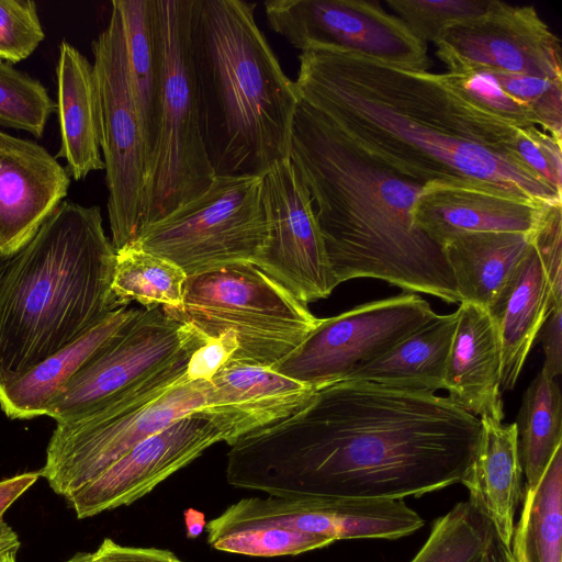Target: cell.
I'll list each match as a JSON object with an SVG mask.
<instances>
[{"label":"cell","mask_w":562,"mask_h":562,"mask_svg":"<svg viewBox=\"0 0 562 562\" xmlns=\"http://www.w3.org/2000/svg\"><path fill=\"white\" fill-rule=\"evenodd\" d=\"M41 476L37 472H25L0 481V520L7 509Z\"/></svg>","instance_id":"obj_44"},{"label":"cell","mask_w":562,"mask_h":562,"mask_svg":"<svg viewBox=\"0 0 562 562\" xmlns=\"http://www.w3.org/2000/svg\"><path fill=\"white\" fill-rule=\"evenodd\" d=\"M290 159L310 193L337 285L371 278L460 303L442 248L413 220L422 184L362 151L301 99Z\"/></svg>","instance_id":"obj_3"},{"label":"cell","mask_w":562,"mask_h":562,"mask_svg":"<svg viewBox=\"0 0 562 562\" xmlns=\"http://www.w3.org/2000/svg\"><path fill=\"white\" fill-rule=\"evenodd\" d=\"M237 342L231 335L207 338L189 358L184 379L187 381H207L232 360Z\"/></svg>","instance_id":"obj_41"},{"label":"cell","mask_w":562,"mask_h":562,"mask_svg":"<svg viewBox=\"0 0 562 562\" xmlns=\"http://www.w3.org/2000/svg\"><path fill=\"white\" fill-rule=\"evenodd\" d=\"M94 552L103 562H183L166 549L122 546L110 538Z\"/></svg>","instance_id":"obj_43"},{"label":"cell","mask_w":562,"mask_h":562,"mask_svg":"<svg viewBox=\"0 0 562 562\" xmlns=\"http://www.w3.org/2000/svg\"><path fill=\"white\" fill-rule=\"evenodd\" d=\"M488 71L506 93L532 112L537 124L544 132L562 142V78L543 79L519 74Z\"/></svg>","instance_id":"obj_36"},{"label":"cell","mask_w":562,"mask_h":562,"mask_svg":"<svg viewBox=\"0 0 562 562\" xmlns=\"http://www.w3.org/2000/svg\"><path fill=\"white\" fill-rule=\"evenodd\" d=\"M247 525H272L301 532L345 539L408 536L425 521L403 499L353 497H245L206 522L207 535Z\"/></svg>","instance_id":"obj_16"},{"label":"cell","mask_w":562,"mask_h":562,"mask_svg":"<svg viewBox=\"0 0 562 562\" xmlns=\"http://www.w3.org/2000/svg\"><path fill=\"white\" fill-rule=\"evenodd\" d=\"M542 344V370L555 379L562 371V305L553 306L537 336Z\"/></svg>","instance_id":"obj_42"},{"label":"cell","mask_w":562,"mask_h":562,"mask_svg":"<svg viewBox=\"0 0 562 562\" xmlns=\"http://www.w3.org/2000/svg\"><path fill=\"white\" fill-rule=\"evenodd\" d=\"M525 488L535 487L562 447V396L555 379L542 369L526 390L517 422Z\"/></svg>","instance_id":"obj_30"},{"label":"cell","mask_w":562,"mask_h":562,"mask_svg":"<svg viewBox=\"0 0 562 562\" xmlns=\"http://www.w3.org/2000/svg\"><path fill=\"white\" fill-rule=\"evenodd\" d=\"M510 550L517 562H562V447L538 484L524 490Z\"/></svg>","instance_id":"obj_29"},{"label":"cell","mask_w":562,"mask_h":562,"mask_svg":"<svg viewBox=\"0 0 562 562\" xmlns=\"http://www.w3.org/2000/svg\"><path fill=\"white\" fill-rule=\"evenodd\" d=\"M0 562H16V552L0 554Z\"/></svg>","instance_id":"obj_49"},{"label":"cell","mask_w":562,"mask_h":562,"mask_svg":"<svg viewBox=\"0 0 562 562\" xmlns=\"http://www.w3.org/2000/svg\"><path fill=\"white\" fill-rule=\"evenodd\" d=\"M20 539L16 532L3 520H0V554L18 552Z\"/></svg>","instance_id":"obj_46"},{"label":"cell","mask_w":562,"mask_h":562,"mask_svg":"<svg viewBox=\"0 0 562 562\" xmlns=\"http://www.w3.org/2000/svg\"><path fill=\"white\" fill-rule=\"evenodd\" d=\"M436 316L416 293L368 302L319 318L305 339L271 369L317 390L344 381Z\"/></svg>","instance_id":"obj_12"},{"label":"cell","mask_w":562,"mask_h":562,"mask_svg":"<svg viewBox=\"0 0 562 562\" xmlns=\"http://www.w3.org/2000/svg\"><path fill=\"white\" fill-rule=\"evenodd\" d=\"M5 259V257L2 255V252L0 251V262Z\"/></svg>","instance_id":"obj_51"},{"label":"cell","mask_w":562,"mask_h":562,"mask_svg":"<svg viewBox=\"0 0 562 562\" xmlns=\"http://www.w3.org/2000/svg\"><path fill=\"white\" fill-rule=\"evenodd\" d=\"M220 441L204 415H186L136 445L66 501L79 519L128 506Z\"/></svg>","instance_id":"obj_17"},{"label":"cell","mask_w":562,"mask_h":562,"mask_svg":"<svg viewBox=\"0 0 562 562\" xmlns=\"http://www.w3.org/2000/svg\"><path fill=\"white\" fill-rule=\"evenodd\" d=\"M434 44L450 74L488 69L562 78L561 42L531 5L490 0L483 14L449 25Z\"/></svg>","instance_id":"obj_14"},{"label":"cell","mask_w":562,"mask_h":562,"mask_svg":"<svg viewBox=\"0 0 562 562\" xmlns=\"http://www.w3.org/2000/svg\"><path fill=\"white\" fill-rule=\"evenodd\" d=\"M315 391L271 368L227 362L210 381L199 413L231 446L240 437L292 415Z\"/></svg>","instance_id":"obj_20"},{"label":"cell","mask_w":562,"mask_h":562,"mask_svg":"<svg viewBox=\"0 0 562 562\" xmlns=\"http://www.w3.org/2000/svg\"><path fill=\"white\" fill-rule=\"evenodd\" d=\"M70 177L46 148L0 131V251L19 252L64 201Z\"/></svg>","instance_id":"obj_19"},{"label":"cell","mask_w":562,"mask_h":562,"mask_svg":"<svg viewBox=\"0 0 562 562\" xmlns=\"http://www.w3.org/2000/svg\"><path fill=\"white\" fill-rule=\"evenodd\" d=\"M532 233H471L448 241L442 250L460 302L476 304L492 314L529 251Z\"/></svg>","instance_id":"obj_24"},{"label":"cell","mask_w":562,"mask_h":562,"mask_svg":"<svg viewBox=\"0 0 562 562\" xmlns=\"http://www.w3.org/2000/svg\"><path fill=\"white\" fill-rule=\"evenodd\" d=\"M36 3L0 0V59L16 64L26 59L44 41Z\"/></svg>","instance_id":"obj_39"},{"label":"cell","mask_w":562,"mask_h":562,"mask_svg":"<svg viewBox=\"0 0 562 562\" xmlns=\"http://www.w3.org/2000/svg\"><path fill=\"white\" fill-rule=\"evenodd\" d=\"M164 310L204 337L233 336L237 350L229 362L267 368L290 355L319 322L306 304L250 262L188 277L182 306Z\"/></svg>","instance_id":"obj_8"},{"label":"cell","mask_w":562,"mask_h":562,"mask_svg":"<svg viewBox=\"0 0 562 562\" xmlns=\"http://www.w3.org/2000/svg\"><path fill=\"white\" fill-rule=\"evenodd\" d=\"M265 10L270 27L302 52L342 49L411 70L432 65L426 43L378 1L272 0Z\"/></svg>","instance_id":"obj_13"},{"label":"cell","mask_w":562,"mask_h":562,"mask_svg":"<svg viewBox=\"0 0 562 562\" xmlns=\"http://www.w3.org/2000/svg\"><path fill=\"white\" fill-rule=\"evenodd\" d=\"M161 53L140 233L202 195L215 175L204 148L189 48L192 0H154ZM139 233V234H140Z\"/></svg>","instance_id":"obj_7"},{"label":"cell","mask_w":562,"mask_h":562,"mask_svg":"<svg viewBox=\"0 0 562 562\" xmlns=\"http://www.w3.org/2000/svg\"><path fill=\"white\" fill-rule=\"evenodd\" d=\"M407 30L419 41L435 42L449 25L483 14L485 0H386Z\"/></svg>","instance_id":"obj_35"},{"label":"cell","mask_w":562,"mask_h":562,"mask_svg":"<svg viewBox=\"0 0 562 562\" xmlns=\"http://www.w3.org/2000/svg\"><path fill=\"white\" fill-rule=\"evenodd\" d=\"M65 562H103L94 551L92 552H78Z\"/></svg>","instance_id":"obj_48"},{"label":"cell","mask_w":562,"mask_h":562,"mask_svg":"<svg viewBox=\"0 0 562 562\" xmlns=\"http://www.w3.org/2000/svg\"><path fill=\"white\" fill-rule=\"evenodd\" d=\"M108 26L92 42L108 215L116 250L140 233L146 149L134 101L122 16L114 0Z\"/></svg>","instance_id":"obj_10"},{"label":"cell","mask_w":562,"mask_h":562,"mask_svg":"<svg viewBox=\"0 0 562 562\" xmlns=\"http://www.w3.org/2000/svg\"><path fill=\"white\" fill-rule=\"evenodd\" d=\"M300 99L398 176L491 183L546 204L562 194L508 153L515 126L471 101L446 74L411 70L336 48L303 50Z\"/></svg>","instance_id":"obj_2"},{"label":"cell","mask_w":562,"mask_h":562,"mask_svg":"<svg viewBox=\"0 0 562 562\" xmlns=\"http://www.w3.org/2000/svg\"><path fill=\"white\" fill-rule=\"evenodd\" d=\"M268 235L252 265L304 304L328 297L337 286L310 193L291 159L262 176Z\"/></svg>","instance_id":"obj_15"},{"label":"cell","mask_w":562,"mask_h":562,"mask_svg":"<svg viewBox=\"0 0 562 562\" xmlns=\"http://www.w3.org/2000/svg\"><path fill=\"white\" fill-rule=\"evenodd\" d=\"M480 432L448 396L340 381L231 445L225 475L281 498L419 497L461 483Z\"/></svg>","instance_id":"obj_1"},{"label":"cell","mask_w":562,"mask_h":562,"mask_svg":"<svg viewBox=\"0 0 562 562\" xmlns=\"http://www.w3.org/2000/svg\"><path fill=\"white\" fill-rule=\"evenodd\" d=\"M205 341L162 307L144 308L63 386L45 416L60 423L89 414L191 356Z\"/></svg>","instance_id":"obj_11"},{"label":"cell","mask_w":562,"mask_h":562,"mask_svg":"<svg viewBox=\"0 0 562 562\" xmlns=\"http://www.w3.org/2000/svg\"><path fill=\"white\" fill-rule=\"evenodd\" d=\"M470 562H517L510 547L496 533L493 526L483 549Z\"/></svg>","instance_id":"obj_45"},{"label":"cell","mask_w":562,"mask_h":562,"mask_svg":"<svg viewBox=\"0 0 562 562\" xmlns=\"http://www.w3.org/2000/svg\"><path fill=\"white\" fill-rule=\"evenodd\" d=\"M448 80L471 101L515 127L537 126L532 112L497 83L491 71L476 69L463 74L446 72Z\"/></svg>","instance_id":"obj_38"},{"label":"cell","mask_w":562,"mask_h":562,"mask_svg":"<svg viewBox=\"0 0 562 562\" xmlns=\"http://www.w3.org/2000/svg\"><path fill=\"white\" fill-rule=\"evenodd\" d=\"M184 517L188 537H198L206 525L204 515L193 508H189L184 512Z\"/></svg>","instance_id":"obj_47"},{"label":"cell","mask_w":562,"mask_h":562,"mask_svg":"<svg viewBox=\"0 0 562 562\" xmlns=\"http://www.w3.org/2000/svg\"><path fill=\"white\" fill-rule=\"evenodd\" d=\"M491 521L469 502H460L437 518L411 562H470L484 547Z\"/></svg>","instance_id":"obj_32"},{"label":"cell","mask_w":562,"mask_h":562,"mask_svg":"<svg viewBox=\"0 0 562 562\" xmlns=\"http://www.w3.org/2000/svg\"><path fill=\"white\" fill-rule=\"evenodd\" d=\"M554 305L551 288L532 244L494 316L501 345V389L515 387L529 351Z\"/></svg>","instance_id":"obj_26"},{"label":"cell","mask_w":562,"mask_h":562,"mask_svg":"<svg viewBox=\"0 0 562 562\" xmlns=\"http://www.w3.org/2000/svg\"><path fill=\"white\" fill-rule=\"evenodd\" d=\"M114 265L100 207L63 201L0 277V383L24 375L119 308Z\"/></svg>","instance_id":"obj_5"},{"label":"cell","mask_w":562,"mask_h":562,"mask_svg":"<svg viewBox=\"0 0 562 562\" xmlns=\"http://www.w3.org/2000/svg\"><path fill=\"white\" fill-rule=\"evenodd\" d=\"M144 308L121 306L76 341L46 358L24 375L0 383V407L11 419L46 415L53 398L76 372Z\"/></svg>","instance_id":"obj_25"},{"label":"cell","mask_w":562,"mask_h":562,"mask_svg":"<svg viewBox=\"0 0 562 562\" xmlns=\"http://www.w3.org/2000/svg\"><path fill=\"white\" fill-rule=\"evenodd\" d=\"M8 258L3 259L1 262H0V277L2 274V271H3V268H4V265H5V261H7Z\"/></svg>","instance_id":"obj_50"},{"label":"cell","mask_w":562,"mask_h":562,"mask_svg":"<svg viewBox=\"0 0 562 562\" xmlns=\"http://www.w3.org/2000/svg\"><path fill=\"white\" fill-rule=\"evenodd\" d=\"M456 312L443 389L469 414L503 422L502 357L494 316L470 302H460Z\"/></svg>","instance_id":"obj_21"},{"label":"cell","mask_w":562,"mask_h":562,"mask_svg":"<svg viewBox=\"0 0 562 562\" xmlns=\"http://www.w3.org/2000/svg\"><path fill=\"white\" fill-rule=\"evenodd\" d=\"M256 3L192 0L189 48L215 177H262L290 158L300 95L254 18Z\"/></svg>","instance_id":"obj_4"},{"label":"cell","mask_w":562,"mask_h":562,"mask_svg":"<svg viewBox=\"0 0 562 562\" xmlns=\"http://www.w3.org/2000/svg\"><path fill=\"white\" fill-rule=\"evenodd\" d=\"M190 357L89 414L57 423L40 470L52 490L66 499L146 438L199 413L210 382L184 379Z\"/></svg>","instance_id":"obj_6"},{"label":"cell","mask_w":562,"mask_h":562,"mask_svg":"<svg viewBox=\"0 0 562 562\" xmlns=\"http://www.w3.org/2000/svg\"><path fill=\"white\" fill-rule=\"evenodd\" d=\"M187 279L176 263L135 243L115 251L112 294L119 307L136 301L145 310H179Z\"/></svg>","instance_id":"obj_31"},{"label":"cell","mask_w":562,"mask_h":562,"mask_svg":"<svg viewBox=\"0 0 562 562\" xmlns=\"http://www.w3.org/2000/svg\"><path fill=\"white\" fill-rule=\"evenodd\" d=\"M267 235L262 177L220 176L198 199L147 226L134 243L192 277L252 263Z\"/></svg>","instance_id":"obj_9"},{"label":"cell","mask_w":562,"mask_h":562,"mask_svg":"<svg viewBox=\"0 0 562 562\" xmlns=\"http://www.w3.org/2000/svg\"><path fill=\"white\" fill-rule=\"evenodd\" d=\"M57 104L44 85L12 64L0 61V126L42 137Z\"/></svg>","instance_id":"obj_33"},{"label":"cell","mask_w":562,"mask_h":562,"mask_svg":"<svg viewBox=\"0 0 562 562\" xmlns=\"http://www.w3.org/2000/svg\"><path fill=\"white\" fill-rule=\"evenodd\" d=\"M457 324V312L438 315L379 358L355 370L344 381L435 393L445 386L446 363Z\"/></svg>","instance_id":"obj_27"},{"label":"cell","mask_w":562,"mask_h":562,"mask_svg":"<svg viewBox=\"0 0 562 562\" xmlns=\"http://www.w3.org/2000/svg\"><path fill=\"white\" fill-rule=\"evenodd\" d=\"M481 432L471 465L461 483L469 503L485 516L510 547L517 507L522 497V469L516 424L481 417Z\"/></svg>","instance_id":"obj_22"},{"label":"cell","mask_w":562,"mask_h":562,"mask_svg":"<svg viewBox=\"0 0 562 562\" xmlns=\"http://www.w3.org/2000/svg\"><path fill=\"white\" fill-rule=\"evenodd\" d=\"M58 53L56 104L60 146L56 156L65 159L69 177L79 181L104 169L98 87L93 64L75 46L63 41Z\"/></svg>","instance_id":"obj_23"},{"label":"cell","mask_w":562,"mask_h":562,"mask_svg":"<svg viewBox=\"0 0 562 562\" xmlns=\"http://www.w3.org/2000/svg\"><path fill=\"white\" fill-rule=\"evenodd\" d=\"M114 2L123 21L130 81L148 161L154 143L161 72L155 3L154 0H114Z\"/></svg>","instance_id":"obj_28"},{"label":"cell","mask_w":562,"mask_h":562,"mask_svg":"<svg viewBox=\"0 0 562 562\" xmlns=\"http://www.w3.org/2000/svg\"><path fill=\"white\" fill-rule=\"evenodd\" d=\"M549 205L491 183L435 180L422 186L412 213L417 227L442 248L471 233H532Z\"/></svg>","instance_id":"obj_18"},{"label":"cell","mask_w":562,"mask_h":562,"mask_svg":"<svg viewBox=\"0 0 562 562\" xmlns=\"http://www.w3.org/2000/svg\"><path fill=\"white\" fill-rule=\"evenodd\" d=\"M507 153L539 181L562 194L560 140L535 125L516 127Z\"/></svg>","instance_id":"obj_37"},{"label":"cell","mask_w":562,"mask_h":562,"mask_svg":"<svg viewBox=\"0 0 562 562\" xmlns=\"http://www.w3.org/2000/svg\"><path fill=\"white\" fill-rule=\"evenodd\" d=\"M209 544L218 551L249 557L297 555L325 548L330 538L272 525H247L207 535Z\"/></svg>","instance_id":"obj_34"},{"label":"cell","mask_w":562,"mask_h":562,"mask_svg":"<svg viewBox=\"0 0 562 562\" xmlns=\"http://www.w3.org/2000/svg\"><path fill=\"white\" fill-rule=\"evenodd\" d=\"M562 203L547 207L531 244L547 274L554 305H562Z\"/></svg>","instance_id":"obj_40"}]
</instances>
